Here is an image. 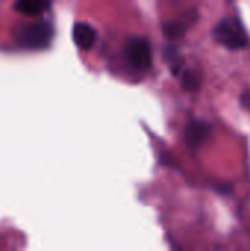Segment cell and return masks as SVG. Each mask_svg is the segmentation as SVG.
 <instances>
[{
    "instance_id": "obj_1",
    "label": "cell",
    "mask_w": 250,
    "mask_h": 251,
    "mask_svg": "<svg viewBox=\"0 0 250 251\" xmlns=\"http://www.w3.org/2000/svg\"><path fill=\"white\" fill-rule=\"evenodd\" d=\"M212 35L215 41L230 50H242L249 44L248 32L242 21L236 16L222 18L214 28Z\"/></svg>"
},
{
    "instance_id": "obj_3",
    "label": "cell",
    "mask_w": 250,
    "mask_h": 251,
    "mask_svg": "<svg viewBox=\"0 0 250 251\" xmlns=\"http://www.w3.org/2000/svg\"><path fill=\"white\" fill-rule=\"evenodd\" d=\"M127 60L136 69H147L152 65V49L144 37H131L124 49Z\"/></svg>"
},
{
    "instance_id": "obj_2",
    "label": "cell",
    "mask_w": 250,
    "mask_h": 251,
    "mask_svg": "<svg viewBox=\"0 0 250 251\" xmlns=\"http://www.w3.org/2000/svg\"><path fill=\"white\" fill-rule=\"evenodd\" d=\"M52 35H53V28L50 22L40 19V21L24 24L19 28L16 38L19 44L27 49H41L50 43Z\"/></svg>"
},
{
    "instance_id": "obj_7",
    "label": "cell",
    "mask_w": 250,
    "mask_h": 251,
    "mask_svg": "<svg viewBox=\"0 0 250 251\" xmlns=\"http://www.w3.org/2000/svg\"><path fill=\"white\" fill-rule=\"evenodd\" d=\"M181 85L187 91H194L200 87V78L194 71H184L181 74Z\"/></svg>"
},
{
    "instance_id": "obj_4",
    "label": "cell",
    "mask_w": 250,
    "mask_h": 251,
    "mask_svg": "<svg viewBox=\"0 0 250 251\" xmlns=\"http://www.w3.org/2000/svg\"><path fill=\"white\" fill-rule=\"evenodd\" d=\"M212 134V126L205 121H193L189 124L186 131V140L190 147L202 146Z\"/></svg>"
},
{
    "instance_id": "obj_8",
    "label": "cell",
    "mask_w": 250,
    "mask_h": 251,
    "mask_svg": "<svg viewBox=\"0 0 250 251\" xmlns=\"http://www.w3.org/2000/svg\"><path fill=\"white\" fill-rule=\"evenodd\" d=\"M242 101L245 103V106L250 107V93H245V96L242 97Z\"/></svg>"
},
{
    "instance_id": "obj_6",
    "label": "cell",
    "mask_w": 250,
    "mask_h": 251,
    "mask_svg": "<svg viewBox=\"0 0 250 251\" xmlns=\"http://www.w3.org/2000/svg\"><path fill=\"white\" fill-rule=\"evenodd\" d=\"M49 6H50V3H47V1L21 0V1H16L13 4V9L24 13V15H28V16H38L43 12H46V9H49Z\"/></svg>"
},
{
    "instance_id": "obj_5",
    "label": "cell",
    "mask_w": 250,
    "mask_h": 251,
    "mask_svg": "<svg viewBox=\"0 0 250 251\" xmlns=\"http://www.w3.org/2000/svg\"><path fill=\"white\" fill-rule=\"evenodd\" d=\"M72 38H74V43L80 49L88 50L94 46V43L97 40V32L90 24L77 22L72 28Z\"/></svg>"
}]
</instances>
